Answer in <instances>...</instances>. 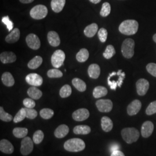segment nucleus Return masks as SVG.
<instances>
[{
	"mask_svg": "<svg viewBox=\"0 0 156 156\" xmlns=\"http://www.w3.org/2000/svg\"><path fill=\"white\" fill-rule=\"evenodd\" d=\"M1 80L3 84L7 87H11L15 84V79L10 73H4L1 77Z\"/></svg>",
	"mask_w": 156,
	"mask_h": 156,
	"instance_id": "nucleus-25",
	"label": "nucleus"
},
{
	"mask_svg": "<svg viewBox=\"0 0 156 156\" xmlns=\"http://www.w3.org/2000/svg\"><path fill=\"white\" fill-rule=\"evenodd\" d=\"M72 93V89L69 85L66 84L63 86L60 90V95L62 98H67L69 97Z\"/></svg>",
	"mask_w": 156,
	"mask_h": 156,
	"instance_id": "nucleus-34",
	"label": "nucleus"
},
{
	"mask_svg": "<svg viewBox=\"0 0 156 156\" xmlns=\"http://www.w3.org/2000/svg\"><path fill=\"white\" fill-rule=\"evenodd\" d=\"M142 107V103L138 100L133 101L127 106V111L128 115L134 116L140 111Z\"/></svg>",
	"mask_w": 156,
	"mask_h": 156,
	"instance_id": "nucleus-14",
	"label": "nucleus"
},
{
	"mask_svg": "<svg viewBox=\"0 0 156 156\" xmlns=\"http://www.w3.org/2000/svg\"><path fill=\"white\" fill-rule=\"evenodd\" d=\"M20 37V32L19 28H15L5 38L6 42L9 44H13L19 41Z\"/></svg>",
	"mask_w": 156,
	"mask_h": 156,
	"instance_id": "nucleus-18",
	"label": "nucleus"
},
{
	"mask_svg": "<svg viewBox=\"0 0 156 156\" xmlns=\"http://www.w3.org/2000/svg\"><path fill=\"white\" fill-rule=\"evenodd\" d=\"M41 117L44 119H49L53 116L54 111L49 108H44L42 109L39 112Z\"/></svg>",
	"mask_w": 156,
	"mask_h": 156,
	"instance_id": "nucleus-36",
	"label": "nucleus"
},
{
	"mask_svg": "<svg viewBox=\"0 0 156 156\" xmlns=\"http://www.w3.org/2000/svg\"><path fill=\"white\" fill-rule=\"evenodd\" d=\"M26 117L29 119H34L37 116L38 112L33 108H26Z\"/></svg>",
	"mask_w": 156,
	"mask_h": 156,
	"instance_id": "nucleus-43",
	"label": "nucleus"
},
{
	"mask_svg": "<svg viewBox=\"0 0 156 156\" xmlns=\"http://www.w3.org/2000/svg\"><path fill=\"white\" fill-rule=\"evenodd\" d=\"M72 83L73 86L78 90L79 91L83 92L86 90V84L83 80L79 78H74L72 80Z\"/></svg>",
	"mask_w": 156,
	"mask_h": 156,
	"instance_id": "nucleus-29",
	"label": "nucleus"
},
{
	"mask_svg": "<svg viewBox=\"0 0 156 156\" xmlns=\"http://www.w3.org/2000/svg\"><path fill=\"white\" fill-rule=\"evenodd\" d=\"M0 60L3 64L12 63L16 60V56L13 52L4 51L1 53Z\"/></svg>",
	"mask_w": 156,
	"mask_h": 156,
	"instance_id": "nucleus-16",
	"label": "nucleus"
},
{
	"mask_svg": "<svg viewBox=\"0 0 156 156\" xmlns=\"http://www.w3.org/2000/svg\"><path fill=\"white\" fill-rule=\"evenodd\" d=\"M33 149V142L31 139L28 136L23 138L21 142L20 147V152L22 154L23 156H27L32 152Z\"/></svg>",
	"mask_w": 156,
	"mask_h": 156,
	"instance_id": "nucleus-7",
	"label": "nucleus"
},
{
	"mask_svg": "<svg viewBox=\"0 0 156 156\" xmlns=\"http://www.w3.org/2000/svg\"><path fill=\"white\" fill-rule=\"evenodd\" d=\"M2 22L5 24L6 26V27L8 28L9 31H12V29L13 28V23L11 20L9 19V17L6 16L2 17Z\"/></svg>",
	"mask_w": 156,
	"mask_h": 156,
	"instance_id": "nucleus-44",
	"label": "nucleus"
},
{
	"mask_svg": "<svg viewBox=\"0 0 156 156\" xmlns=\"http://www.w3.org/2000/svg\"><path fill=\"white\" fill-rule=\"evenodd\" d=\"M101 69L100 66L97 64H92L88 68V74L92 79H97L100 76Z\"/></svg>",
	"mask_w": 156,
	"mask_h": 156,
	"instance_id": "nucleus-20",
	"label": "nucleus"
},
{
	"mask_svg": "<svg viewBox=\"0 0 156 156\" xmlns=\"http://www.w3.org/2000/svg\"><path fill=\"white\" fill-rule=\"evenodd\" d=\"M95 105L98 111L101 112H109L113 108V102L111 100L108 99L97 101Z\"/></svg>",
	"mask_w": 156,
	"mask_h": 156,
	"instance_id": "nucleus-9",
	"label": "nucleus"
},
{
	"mask_svg": "<svg viewBox=\"0 0 156 156\" xmlns=\"http://www.w3.org/2000/svg\"><path fill=\"white\" fill-rule=\"evenodd\" d=\"M23 105L27 108H34L35 106V102L33 100L27 98L23 100Z\"/></svg>",
	"mask_w": 156,
	"mask_h": 156,
	"instance_id": "nucleus-46",
	"label": "nucleus"
},
{
	"mask_svg": "<svg viewBox=\"0 0 156 156\" xmlns=\"http://www.w3.org/2000/svg\"><path fill=\"white\" fill-rule=\"evenodd\" d=\"M26 117V111L25 108H21L17 113L15 117L13 118V122L15 123H19L23 121Z\"/></svg>",
	"mask_w": 156,
	"mask_h": 156,
	"instance_id": "nucleus-33",
	"label": "nucleus"
},
{
	"mask_svg": "<svg viewBox=\"0 0 156 156\" xmlns=\"http://www.w3.org/2000/svg\"><path fill=\"white\" fill-rule=\"evenodd\" d=\"M86 147L83 140L79 138H73L68 140L64 145V149L70 152H79L83 151Z\"/></svg>",
	"mask_w": 156,
	"mask_h": 156,
	"instance_id": "nucleus-2",
	"label": "nucleus"
},
{
	"mask_svg": "<svg viewBox=\"0 0 156 156\" xmlns=\"http://www.w3.org/2000/svg\"><path fill=\"white\" fill-rule=\"evenodd\" d=\"M27 94L33 100H39L42 96V92L35 86L30 87L27 90Z\"/></svg>",
	"mask_w": 156,
	"mask_h": 156,
	"instance_id": "nucleus-26",
	"label": "nucleus"
},
{
	"mask_svg": "<svg viewBox=\"0 0 156 156\" xmlns=\"http://www.w3.org/2000/svg\"><path fill=\"white\" fill-rule=\"evenodd\" d=\"M153 41L155 42L156 43V34H155L154 35H153Z\"/></svg>",
	"mask_w": 156,
	"mask_h": 156,
	"instance_id": "nucleus-51",
	"label": "nucleus"
},
{
	"mask_svg": "<svg viewBox=\"0 0 156 156\" xmlns=\"http://www.w3.org/2000/svg\"><path fill=\"white\" fill-rule=\"evenodd\" d=\"M26 81L27 83L33 86H40L43 83V79L39 75L32 73H30L26 77Z\"/></svg>",
	"mask_w": 156,
	"mask_h": 156,
	"instance_id": "nucleus-12",
	"label": "nucleus"
},
{
	"mask_svg": "<svg viewBox=\"0 0 156 156\" xmlns=\"http://www.w3.org/2000/svg\"><path fill=\"white\" fill-rule=\"evenodd\" d=\"M139 24L135 20H126L120 24L119 27V31L124 35H132L137 33Z\"/></svg>",
	"mask_w": 156,
	"mask_h": 156,
	"instance_id": "nucleus-1",
	"label": "nucleus"
},
{
	"mask_svg": "<svg viewBox=\"0 0 156 156\" xmlns=\"http://www.w3.org/2000/svg\"><path fill=\"white\" fill-rule=\"evenodd\" d=\"M26 41L28 47L33 50H38L41 46L39 38L37 35L34 34H30L28 35Z\"/></svg>",
	"mask_w": 156,
	"mask_h": 156,
	"instance_id": "nucleus-10",
	"label": "nucleus"
},
{
	"mask_svg": "<svg viewBox=\"0 0 156 156\" xmlns=\"http://www.w3.org/2000/svg\"><path fill=\"white\" fill-rule=\"evenodd\" d=\"M43 59L41 56H35L33 59L28 62V67L30 69H35L38 68L42 64Z\"/></svg>",
	"mask_w": 156,
	"mask_h": 156,
	"instance_id": "nucleus-28",
	"label": "nucleus"
},
{
	"mask_svg": "<svg viewBox=\"0 0 156 156\" xmlns=\"http://www.w3.org/2000/svg\"><path fill=\"white\" fill-rule=\"evenodd\" d=\"M111 11V7L109 3L108 2H104L102 5V8L101 9L100 15L101 16L106 17L108 16Z\"/></svg>",
	"mask_w": 156,
	"mask_h": 156,
	"instance_id": "nucleus-38",
	"label": "nucleus"
},
{
	"mask_svg": "<svg viewBox=\"0 0 156 156\" xmlns=\"http://www.w3.org/2000/svg\"><path fill=\"white\" fill-rule=\"evenodd\" d=\"M73 131L77 135H87L90 133L91 128L86 125H79L74 127Z\"/></svg>",
	"mask_w": 156,
	"mask_h": 156,
	"instance_id": "nucleus-27",
	"label": "nucleus"
},
{
	"mask_svg": "<svg viewBox=\"0 0 156 156\" xmlns=\"http://www.w3.org/2000/svg\"><path fill=\"white\" fill-rule=\"evenodd\" d=\"M34 0H20V1L23 4H29L33 2Z\"/></svg>",
	"mask_w": 156,
	"mask_h": 156,
	"instance_id": "nucleus-49",
	"label": "nucleus"
},
{
	"mask_svg": "<svg viewBox=\"0 0 156 156\" xmlns=\"http://www.w3.org/2000/svg\"><path fill=\"white\" fill-rule=\"evenodd\" d=\"M120 148V145L115 143V144H113L112 145H111L109 150L111 151V152L112 153V152H113L115 151H119Z\"/></svg>",
	"mask_w": 156,
	"mask_h": 156,
	"instance_id": "nucleus-47",
	"label": "nucleus"
},
{
	"mask_svg": "<svg viewBox=\"0 0 156 156\" xmlns=\"http://www.w3.org/2000/svg\"><path fill=\"white\" fill-rule=\"evenodd\" d=\"M113 127V122L109 117L104 116L101 119V127L105 132L111 131Z\"/></svg>",
	"mask_w": 156,
	"mask_h": 156,
	"instance_id": "nucleus-22",
	"label": "nucleus"
},
{
	"mask_svg": "<svg viewBox=\"0 0 156 156\" xmlns=\"http://www.w3.org/2000/svg\"><path fill=\"white\" fill-rule=\"evenodd\" d=\"M111 156H125L122 151H115L112 152Z\"/></svg>",
	"mask_w": 156,
	"mask_h": 156,
	"instance_id": "nucleus-48",
	"label": "nucleus"
},
{
	"mask_svg": "<svg viewBox=\"0 0 156 156\" xmlns=\"http://www.w3.org/2000/svg\"><path fill=\"white\" fill-rule=\"evenodd\" d=\"M48 10L47 7L43 5H38L33 7L30 12V16L34 19L41 20L47 16Z\"/></svg>",
	"mask_w": 156,
	"mask_h": 156,
	"instance_id": "nucleus-5",
	"label": "nucleus"
},
{
	"mask_svg": "<svg viewBox=\"0 0 156 156\" xmlns=\"http://www.w3.org/2000/svg\"><path fill=\"white\" fill-rule=\"evenodd\" d=\"M0 151L6 154H12L14 151V147L9 140L4 139L0 141Z\"/></svg>",
	"mask_w": 156,
	"mask_h": 156,
	"instance_id": "nucleus-17",
	"label": "nucleus"
},
{
	"mask_svg": "<svg viewBox=\"0 0 156 156\" xmlns=\"http://www.w3.org/2000/svg\"><path fill=\"white\" fill-rule=\"evenodd\" d=\"M44 138V134L41 130H37L33 135V142L35 144H39Z\"/></svg>",
	"mask_w": 156,
	"mask_h": 156,
	"instance_id": "nucleus-39",
	"label": "nucleus"
},
{
	"mask_svg": "<svg viewBox=\"0 0 156 156\" xmlns=\"http://www.w3.org/2000/svg\"><path fill=\"white\" fill-rule=\"evenodd\" d=\"M69 131V127L66 124L59 126L55 131V136L57 138H62L68 134Z\"/></svg>",
	"mask_w": 156,
	"mask_h": 156,
	"instance_id": "nucleus-21",
	"label": "nucleus"
},
{
	"mask_svg": "<svg viewBox=\"0 0 156 156\" xmlns=\"http://www.w3.org/2000/svg\"><path fill=\"white\" fill-rule=\"evenodd\" d=\"M47 75L50 78H61L63 76V73L62 71L57 68L49 69L48 71Z\"/></svg>",
	"mask_w": 156,
	"mask_h": 156,
	"instance_id": "nucleus-40",
	"label": "nucleus"
},
{
	"mask_svg": "<svg viewBox=\"0 0 156 156\" xmlns=\"http://www.w3.org/2000/svg\"><path fill=\"white\" fill-rule=\"evenodd\" d=\"M89 116V111L86 108L79 109L73 113V119L77 122L84 121L88 119Z\"/></svg>",
	"mask_w": 156,
	"mask_h": 156,
	"instance_id": "nucleus-13",
	"label": "nucleus"
},
{
	"mask_svg": "<svg viewBox=\"0 0 156 156\" xmlns=\"http://www.w3.org/2000/svg\"><path fill=\"white\" fill-rule=\"evenodd\" d=\"M66 4V0H51V7L53 11L59 13L63 9Z\"/></svg>",
	"mask_w": 156,
	"mask_h": 156,
	"instance_id": "nucleus-24",
	"label": "nucleus"
},
{
	"mask_svg": "<svg viewBox=\"0 0 156 156\" xmlns=\"http://www.w3.org/2000/svg\"><path fill=\"white\" fill-rule=\"evenodd\" d=\"M108 94V90L106 87L103 86H97L93 90V97L95 98H100L104 97Z\"/></svg>",
	"mask_w": 156,
	"mask_h": 156,
	"instance_id": "nucleus-30",
	"label": "nucleus"
},
{
	"mask_svg": "<svg viewBox=\"0 0 156 156\" xmlns=\"http://www.w3.org/2000/svg\"><path fill=\"white\" fill-rule=\"evenodd\" d=\"M135 42L131 38H127L123 41L122 45V53L123 56L127 58H132L134 55Z\"/></svg>",
	"mask_w": 156,
	"mask_h": 156,
	"instance_id": "nucleus-4",
	"label": "nucleus"
},
{
	"mask_svg": "<svg viewBox=\"0 0 156 156\" xmlns=\"http://www.w3.org/2000/svg\"><path fill=\"white\" fill-rule=\"evenodd\" d=\"M117 73H117L118 78L116 80L108 78V83L112 90H115L117 87H121L123 83V80L126 78V74L125 73L123 72L122 69L119 70Z\"/></svg>",
	"mask_w": 156,
	"mask_h": 156,
	"instance_id": "nucleus-8",
	"label": "nucleus"
},
{
	"mask_svg": "<svg viewBox=\"0 0 156 156\" xmlns=\"http://www.w3.org/2000/svg\"><path fill=\"white\" fill-rule=\"evenodd\" d=\"M28 134V129L26 128L16 127L13 129V135L17 138H25Z\"/></svg>",
	"mask_w": 156,
	"mask_h": 156,
	"instance_id": "nucleus-32",
	"label": "nucleus"
},
{
	"mask_svg": "<svg viewBox=\"0 0 156 156\" xmlns=\"http://www.w3.org/2000/svg\"><path fill=\"white\" fill-rule=\"evenodd\" d=\"M98 36L99 39L101 42H105L107 37H108V31L105 28H101L98 31Z\"/></svg>",
	"mask_w": 156,
	"mask_h": 156,
	"instance_id": "nucleus-41",
	"label": "nucleus"
},
{
	"mask_svg": "<svg viewBox=\"0 0 156 156\" xmlns=\"http://www.w3.org/2000/svg\"><path fill=\"white\" fill-rule=\"evenodd\" d=\"M156 113V101H154L149 105L146 109V113L147 115H152Z\"/></svg>",
	"mask_w": 156,
	"mask_h": 156,
	"instance_id": "nucleus-42",
	"label": "nucleus"
},
{
	"mask_svg": "<svg viewBox=\"0 0 156 156\" xmlns=\"http://www.w3.org/2000/svg\"><path fill=\"white\" fill-rule=\"evenodd\" d=\"M98 30V25L96 23H92L85 28L84 30V34L86 37L89 38H91L94 37L95 34L97 33Z\"/></svg>",
	"mask_w": 156,
	"mask_h": 156,
	"instance_id": "nucleus-23",
	"label": "nucleus"
},
{
	"mask_svg": "<svg viewBox=\"0 0 156 156\" xmlns=\"http://www.w3.org/2000/svg\"><path fill=\"white\" fill-rule=\"evenodd\" d=\"M89 1L95 4H98V3L100 2L101 1V0H89Z\"/></svg>",
	"mask_w": 156,
	"mask_h": 156,
	"instance_id": "nucleus-50",
	"label": "nucleus"
},
{
	"mask_svg": "<svg viewBox=\"0 0 156 156\" xmlns=\"http://www.w3.org/2000/svg\"><path fill=\"white\" fill-rule=\"evenodd\" d=\"M121 134L124 140L128 144L136 142L140 138L139 131L134 127L123 128Z\"/></svg>",
	"mask_w": 156,
	"mask_h": 156,
	"instance_id": "nucleus-3",
	"label": "nucleus"
},
{
	"mask_svg": "<svg viewBox=\"0 0 156 156\" xmlns=\"http://www.w3.org/2000/svg\"><path fill=\"white\" fill-rule=\"evenodd\" d=\"M48 42L51 46L57 47L60 44V39L58 34L55 31H51L48 34Z\"/></svg>",
	"mask_w": 156,
	"mask_h": 156,
	"instance_id": "nucleus-19",
	"label": "nucleus"
},
{
	"mask_svg": "<svg viewBox=\"0 0 156 156\" xmlns=\"http://www.w3.org/2000/svg\"><path fill=\"white\" fill-rule=\"evenodd\" d=\"M136 91L140 96L145 95L149 88V82L145 79H140L136 83Z\"/></svg>",
	"mask_w": 156,
	"mask_h": 156,
	"instance_id": "nucleus-11",
	"label": "nucleus"
},
{
	"mask_svg": "<svg viewBox=\"0 0 156 156\" xmlns=\"http://www.w3.org/2000/svg\"><path fill=\"white\" fill-rule=\"evenodd\" d=\"M154 130V124L151 121H146L143 123L141 127V134L144 138H149Z\"/></svg>",
	"mask_w": 156,
	"mask_h": 156,
	"instance_id": "nucleus-15",
	"label": "nucleus"
},
{
	"mask_svg": "<svg viewBox=\"0 0 156 156\" xmlns=\"http://www.w3.org/2000/svg\"><path fill=\"white\" fill-rule=\"evenodd\" d=\"M116 53V51L113 46L111 45H108L106 49L103 53V56L106 59H110Z\"/></svg>",
	"mask_w": 156,
	"mask_h": 156,
	"instance_id": "nucleus-35",
	"label": "nucleus"
},
{
	"mask_svg": "<svg viewBox=\"0 0 156 156\" xmlns=\"http://www.w3.org/2000/svg\"><path fill=\"white\" fill-rule=\"evenodd\" d=\"M66 58L65 53L62 50H57L52 55L51 58V64L53 67L58 68L63 65Z\"/></svg>",
	"mask_w": 156,
	"mask_h": 156,
	"instance_id": "nucleus-6",
	"label": "nucleus"
},
{
	"mask_svg": "<svg viewBox=\"0 0 156 156\" xmlns=\"http://www.w3.org/2000/svg\"><path fill=\"white\" fill-rule=\"evenodd\" d=\"M0 119L5 122H9L12 120H13L11 115L5 112L3 107L2 106L0 107Z\"/></svg>",
	"mask_w": 156,
	"mask_h": 156,
	"instance_id": "nucleus-37",
	"label": "nucleus"
},
{
	"mask_svg": "<svg viewBox=\"0 0 156 156\" xmlns=\"http://www.w3.org/2000/svg\"><path fill=\"white\" fill-rule=\"evenodd\" d=\"M89 57V51L86 49H81L76 54V58L78 62H84L87 60Z\"/></svg>",
	"mask_w": 156,
	"mask_h": 156,
	"instance_id": "nucleus-31",
	"label": "nucleus"
},
{
	"mask_svg": "<svg viewBox=\"0 0 156 156\" xmlns=\"http://www.w3.org/2000/svg\"><path fill=\"white\" fill-rule=\"evenodd\" d=\"M146 69L152 76L156 77V64L152 62L148 64L146 66Z\"/></svg>",
	"mask_w": 156,
	"mask_h": 156,
	"instance_id": "nucleus-45",
	"label": "nucleus"
}]
</instances>
